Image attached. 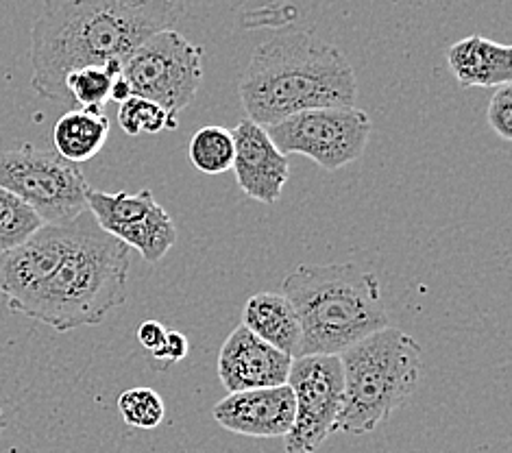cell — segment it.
Segmentation results:
<instances>
[{
	"mask_svg": "<svg viewBox=\"0 0 512 453\" xmlns=\"http://www.w3.org/2000/svg\"><path fill=\"white\" fill-rule=\"evenodd\" d=\"M234 136L231 129L207 125L194 133L188 155L192 166L203 175H223L234 166Z\"/></svg>",
	"mask_w": 512,
	"mask_h": 453,
	"instance_id": "e0dca14e",
	"label": "cell"
},
{
	"mask_svg": "<svg viewBox=\"0 0 512 453\" xmlns=\"http://www.w3.org/2000/svg\"><path fill=\"white\" fill-rule=\"evenodd\" d=\"M234 136V170L240 190L249 199L273 205L282 199V192L290 179L288 157L277 149L266 127L249 118L240 120L231 129Z\"/></svg>",
	"mask_w": 512,
	"mask_h": 453,
	"instance_id": "8fae6325",
	"label": "cell"
},
{
	"mask_svg": "<svg viewBox=\"0 0 512 453\" xmlns=\"http://www.w3.org/2000/svg\"><path fill=\"white\" fill-rule=\"evenodd\" d=\"M282 290L301 323L297 358L340 355L390 325L380 279L356 262L299 264Z\"/></svg>",
	"mask_w": 512,
	"mask_h": 453,
	"instance_id": "277c9868",
	"label": "cell"
},
{
	"mask_svg": "<svg viewBox=\"0 0 512 453\" xmlns=\"http://www.w3.org/2000/svg\"><path fill=\"white\" fill-rule=\"evenodd\" d=\"M218 377L229 393L271 388L288 382L292 358L238 325L218 353Z\"/></svg>",
	"mask_w": 512,
	"mask_h": 453,
	"instance_id": "4fadbf2b",
	"label": "cell"
},
{
	"mask_svg": "<svg viewBox=\"0 0 512 453\" xmlns=\"http://www.w3.org/2000/svg\"><path fill=\"white\" fill-rule=\"evenodd\" d=\"M88 210L112 238L136 249L144 262L157 264L177 242V227L151 190H88Z\"/></svg>",
	"mask_w": 512,
	"mask_h": 453,
	"instance_id": "30bf717a",
	"label": "cell"
},
{
	"mask_svg": "<svg viewBox=\"0 0 512 453\" xmlns=\"http://www.w3.org/2000/svg\"><path fill=\"white\" fill-rule=\"evenodd\" d=\"M5 430V421H3V410H0V432Z\"/></svg>",
	"mask_w": 512,
	"mask_h": 453,
	"instance_id": "d4e9b609",
	"label": "cell"
},
{
	"mask_svg": "<svg viewBox=\"0 0 512 453\" xmlns=\"http://www.w3.org/2000/svg\"><path fill=\"white\" fill-rule=\"evenodd\" d=\"M131 96L153 101L179 122L203 81V51L175 29L153 35L120 61Z\"/></svg>",
	"mask_w": 512,
	"mask_h": 453,
	"instance_id": "52a82bcc",
	"label": "cell"
},
{
	"mask_svg": "<svg viewBox=\"0 0 512 453\" xmlns=\"http://www.w3.org/2000/svg\"><path fill=\"white\" fill-rule=\"evenodd\" d=\"M286 384L295 395V421L284 436V449L286 453H314L336 434L343 410L340 355L292 358Z\"/></svg>",
	"mask_w": 512,
	"mask_h": 453,
	"instance_id": "9c48e42d",
	"label": "cell"
},
{
	"mask_svg": "<svg viewBox=\"0 0 512 453\" xmlns=\"http://www.w3.org/2000/svg\"><path fill=\"white\" fill-rule=\"evenodd\" d=\"M373 120L356 105L319 107L266 127L275 146L288 155L312 159L327 173L358 162L367 149Z\"/></svg>",
	"mask_w": 512,
	"mask_h": 453,
	"instance_id": "ba28073f",
	"label": "cell"
},
{
	"mask_svg": "<svg viewBox=\"0 0 512 453\" xmlns=\"http://www.w3.org/2000/svg\"><path fill=\"white\" fill-rule=\"evenodd\" d=\"M249 332L262 338L282 353L297 358L301 342V323L292 303L277 292L253 295L242 310V323Z\"/></svg>",
	"mask_w": 512,
	"mask_h": 453,
	"instance_id": "9a60e30c",
	"label": "cell"
},
{
	"mask_svg": "<svg viewBox=\"0 0 512 453\" xmlns=\"http://www.w3.org/2000/svg\"><path fill=\"white\" fill-rule=\"evenodd\" d=\"M118 72L120 66H85L68 72L64 79L68 101L77 103L81 109H103Z\"/></svg>",
	"mask_w": 512,
	"mask_h": 453,
	"instance_id": "d6986e66",
	"label": "cell"
},
{
	"mask_svg": "<svg viewBox=\"0 0 512 453\" xmlns=\"http://www.w3.org/2000/svg\"><path fill=\"white\" fill-rule=\"evenodd\" d=\"M486 120L499 138L506 142L512 140V83L497 85L486 109Z\"/></svg>",
	"mask_w": 512,
	"mask_h": 453,
	"instance_id": "7402d4cb",
	"label": "cell"
},
{
	"mask_svg": "<svg viewBox=\"0 0 512 453\" xmlns=\"http://www.w3.org/2000/svg\"><path fill=\"white\" fill-rule=\"evenodd\" d=\"M186 0H44L31 29V85L42 99L68 101L64 79L85 66H120L153 35L170 31Z\"/></svg>",
	"mask_w": 512,
	"mask_h": 453,
	"instance_id": "7a4b0ae2",
	"label": "cell"
},
{
	"mask_svg": "<svg viewBox=\"0 0 512 453\" xmlns=\"http://www.w3.org/2000/svg\"><path fill=\"white\" fill-rule=\"evenodd\" d=\"M0 188L27 203L44 225L70 223L88 210L90 183L83 170L31 144L0 151Z\"/></svg>",
	"mask_w": 512,
	"mask_h": 453,
	"instance_id": "8992f818",
	"label": "cell"
},
{
	"mask_svg": "<svg viewBox=\"0 0 512 453\" xmlns=\"http://www.w3.org/2000/svg\"><path fill=\"white\" fill-rule=\"evenodd\" d=\"M118 125L127 136L138 138L144 136V133L155 136V133L162 131H175L179 122L170 118L166 109L157 103L140 99V96H129L125 103H120Z\"/></svg>",
	"mask_w": 512,
	"mask_h": 453,
	"instance_id": "ffe728a7",
	"label": "cell"
},
{
	"mask_svg": "<svg viewBox=\"0 0 512 453\" xmlns=\"http://www.w3.org/2000/svg\"><path fill=\"white\" fill-rule=\"evenodd\" d=\"M343 410L336 432L369 434L414 395L423 360L421 345L397 327H384L340 353Z\"/></svg>",
	"mask_w": 512,
	"mask_h": 453,
	"instance_id": "5b68a950",
	"label": "cell"
},
{
	"mask_svg": "<svg viewBox=\"0 0 512 453\" xmlns=\"http://www.w3.org/2000/svg\"><path fill=\"white\" fill-rule=\"evenodd\" d=\"M164 334H166V327L160 321H144L138 327L140 345L149 353L160 347V342L164 340Z\"/></svg>",
	"mask_w": 512,
	"mask_h": 453,
	"instance_id": "cb8c5ba5",
	"label": "cell"
},
{
	"mask_svg": "<svg viewBox=\"0 0 512 453\" xmlns=\"http://www.w3.org/2000/svg\"><path fill=\"white\" fill-rule=\"evenodd\" d=\"M118 410L129 427H136V430H155L164 421L166 403L162 395H157L153 388L138 386L125 390L118 397Z\"/></svg>",
	"mask_w": 512,
	"mask_h": 453,
	"instance_id": "44dd1931",
	"label": "cell"
},
{
	"mask_svg": "<svg viewBox=\"0 0 512 453\" xmlns=\"http://www.w3.org/2000/svg\"><path fill=\"white\" fill-rule=\"evenodd\" d=\"M238 94L247 118L271 127L308 109L356 105L358 79L340 48L286 27L255 48Z\"/></svg>",
	"mask_w": 512,
	"mask_h": 453,
	"instance_id": "3957f363",
	"label": "cell"
},
{
	"mask_svg": "<svg viewBox=\"0 0 512 453\" xmlns=\"http://www.w3.org/2000/svg\"><path fill=\"white\" fill-rule=\"evenodd\" d=\"M188 349H190V342H188L186 334L177 332V329L166 327L164 340L160 342V347H157L155 351H151V355H153L157 362L175 364V362H181V360L186 358Z\"/></svg>",
	"mask_w": 512,
	"mask_h": 453,
	"instance_id": "603a6c76",
	"label": "cell"
},
{
	"mask_svg": "<svg viewBox=\"0 0 512 453\" xmlns=\"http://www.w3.org/2000/svg\"><path fill=\"white\" fill-rule=\"evenodd\" d=\"M227 432L249 438H284L295 421V395L288 384L229 393L212 410Z\"/></svg>",
	"mask_w": 512,
	"mask_h": 453,
	"instance_id": "7c38bea8",
	"label": "cell"
},
{
	"mask_svg": "<svg viewBox=\"0 0 512 453\" xmlns=\"http://www.w3.org/2000/svg\"><path fill=\"white\" fill-rule=\"evenodd\" d=\"M129 247L85 210L64 225H44L0 257V295L11 312L59 334L99 325L127 301Z\"/></svg>",
	"mask_w": 512,
	"mask_h": 453,
	"instance_id": "6da1fadb",
	"label": "cell"
},
{
	"mask_svg": "<svg viewBox=\"0 0 512 453\" xmlns=\"http://www.w3.org/2000/svg\"><path fill=\"white\" fill-rule=\"evenodd\" d=\"M112 122L101 109H70L53 127L55 153L70 164L90 162L101 153Z\"/></svg>",
	"mask_w": 512,
	"mask_h": 453,
	"instance_id": "2e32d148",
	"label": "cell"
},
{
	"mask_svg": "<svg viewBox=\"0 0 512 453\" xmlns=\"http://www.w3.org/2000/svg\"><path fill=\"white\" fill-rule=\"evenodd\" d=\"M42 227V218L27 203L0 188V257L22 247Z\"/></svg>",
	"mask_w": 512,
	"mask_h": 453,
	"instance_id": "ac0fdd59",
	"label": "cell"
},
{
	"mask_svg": "<svg viewBox=\"0 0 512 453\" xmlns=\"http://www.w3.org/2000/svg\"><path fill=\"white\" fill-rule=\"evenodd\" d=\"M447 66L462 90L512 83V48L484 35H467L447 53Z\"/></svg>",
	"mask_w": 512,
	"mask_h": 453,
	"instance_id": "5bb4252c",
	"label": "cell"
}]
</instances>
